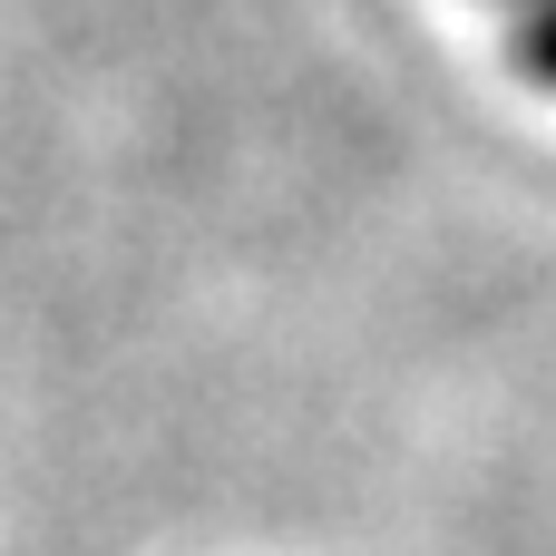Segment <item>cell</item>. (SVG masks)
Listing matches in <instances>:
<instances>
[{
    "label": "cell",
    "mask_w": 556,
    "mask_h": 556,
    "mask_svg": "<svg viewBox=\"0 0 556 556\" xmlns=\"http://www.w3.org/2000/svg\"><path fill=\"white\" fill-rule=\"evenodd\" d=\"M528 59L556 78V0H538V20H528Z\"/></svg>",
    "instance_id": "6da1fadb"
}]
</instances>
